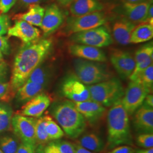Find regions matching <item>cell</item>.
Listing matches in <instances>:
<instances>
[{
    "instance_id": "cell-4",
    "label": "cell",
    "mask_w": 153,
    "mask_h": 153,
    "mask_svg": "<svg viewBox=\"0 0 153 153\" xmlns=\"http://www.w3.org/2000/svg\"><path fill=\"white\" fill-rule=\"evenodd\" d=\"M91 99L105 107H111L124 94V89L120 81L116 77L88 86Z\"/></svg>"
},
{
    "instance_id": "cell-32",
    "label": "cell",
    "mask_w": 153,
    "mask_h": 153,
    "mask_svg": "<svg viewBox=\"0 0 153 153\" xmlns=\"http://www.w3.org/2000/svg\"><path fill=\"white\" fill-rule=\"evenodd\" d=\"M153 55L149 57L145 60L142 61L136 64L135 68L132 72L129 79L130 81H134L142 71H144L148 66L153 64Z\"/></svg>"
},
{
    "instance_id": "cell-44",
    "label": "cell",
    "mask_w": 153,
    "mask_h": 153,
    "mask_svg": "<svg viewBox=\"0 0 153 153\" xmlns=\"http://www.w3.org/2000/svg\"><path fill=\"white\" fill-rule=\"evenodd\" d=\"M143 104L153 108V95L152 94H148L143 100Z\"/></svg>"
},
{
    "instance_id": "cell-33",
    "label": "cell",
    "mask_w": 153,
    "mask_h": 153,
    "mask_svg": "<svg viewBox=\"0 0 153 153\" xmlns=\"http://www.w3.org/2000/svg\"><path fill=\"white\" fill-rule=\"evenodd\" d=\"M15 94L12 92L10 82L5 81H0V100L8 102Z\"/></svg>"
},
{
    "instance_id": "cell-42",
    "label": "cell",
    "mask_w": 153,
    "mask_h": 153,
    "mask_svg": "<svg viewBox=\"0 0 153 153\" xmlns=\"http://www.w3.org/2000/svg\"><path fill=\"white\" fill-rule=\"evenodd\" d=\"M44 152L45 153H60L54 142H51L46 146H45Z\"/></svg>"
},
{
    "instance_id": "cell-10",
    "label": "cell",
    "mask_w": 153,
    "mask_h": 153,
    "mask_svg": "<svg viewBox=\"0 0 153 153\" xmlns=\"http://www.w3.org/2000/svg\"><path fill=\"white\" fill-rule=\"evenodd\" d=\"M36 120V118L25 116L18 114L13 116L11 126L15 134L22 142L36 145L35 137Z\"/></svg>"
},
{
    "instance_id": "cell-31",
    "label": "cell",
    "mask_w": 153,
    "mask_h": 153,
    "mask_svg": "<svg viewBox=\"0 0 153 153\" xmlns=\"http://www.w3.org/2000/svg\"><path fill=\"white\" fill-rule=\"evenodd\" d=\"M153 55V44L152 42L142 45L139 49H137L134 59L136 64H137L142 61L145 60Z\"/></svg>"
},
{
    "instance_id": "cell-29",
    "label": "cell",
    "mask_w": 153,
    "mask_h": 153,
    "mask_svg": "<svg viewBox=\"0 0 153 153\" xmlns=\"http://www.w3.org/2000/svg\"><path fill=\"white\" fill-rule=\"evenodd\" d=\"M134 81L140 82L148 90L149 94L153 92V65L149 66L137 76Z\"/></svg>"
},
{
    "instance_id": "cell-26",
    "label": "cell",
    "mask_w": 153,
    "mask_h": 153,
    "mask_svg": "<svg viewBox=\"0 0 153 153\" xmlns=\"http://www.w3.org/2000/svg\"><path fill=\"white\" fill-rule=\"evenodd\" d=\"M13 114V109L9 104L0 102V133L10 129Z\"/></svg>"
},
{
    "instance_id": "cell-49",
    "label": "cell",
    "mask_w": 153,
    "mask_h": 153,
    "mask_svg": "<svg viewBox=\"0 0 153 153\" xmlns=\"http://www.w3.org/2000/svg\"><path fill=\"white\" fill-rule=\"evenodd\" d=\"M126 2L131 3H141V2H150L152 0H124Z\"/></svg>"
},
{
    "instance_id": "cell-50",
    "label": "cell",
    "mask_w": 153,
    "mask_h": 153,
    "mask_svg": "<svg viewBox=\"0 0 153 153\" xmlns=\"http://www.w3.org/2000/svg\"><path fill=\"white\" fill-rule=\"evenodd\" d=\"M134 153H153V149L150 148V149H147L145 150H141L136 152Z\"/></svg>"
},
{
    "instance_id": "cell-46",
    "label": "cell",
    "mask_w": 153,
    "mask_h": 153,
    "mask_svg": "<svg viewBox=\"0 0 153 153\" xmlns=\"http://www.w3.org/2000/svg\"><path fill=\"white\" fill-rule=\"evenodd\" d=\"M42 0H21V2L23 5L29 6L33 4H38Z\"/></svg>"
},
{
    "instance_id": "cell-2",
    "label": "cell",
    "mask_w": 153,
    "mask_h": 153,
    "mask_svg": "<svg viewBox=\"0 0 153 153\" xmlns=\"http://www.w3.org/2000/svg\"><path fill=\"white\" fill-rule=\"evenodd\" d=\"M107 145L112 149L122 145H133L129 115L121 99L113 104L107 113Z\"/></svg>"
},
{
    "instance_id": "cell-6",
    "label": "cell",
    "mask_w": 153,
    "mask_h": 153,
    "mask_svg": "<svg viewBox=\"0 0 153 153\" xmlns=\"http://www.w3.org/2000/svg\"><path fill=\"white\" fill-rule=\"evenodd\" d=\"M70 40L76 44H84L97 48L108 47L113 39L108 29L103 26L73 33Z\"/></svg>"
},
{
    "instance_id": "cell-38",
    "label": "cell",
    "mask_w": 153,
    "mask_h": 153,
    "mask_svg": "<svg viewBox=\"0 0 153 153\" xmlns=\"http://www.w3.org/2000/svg\"><path fill=\"white\" fill-rule=\"evenodd\" d=\"M36 146V145L22 142V143L19 145L16 153H34Z\"/></svg>"
},
{
    "instance_id": "cell-28",
    "label": "cell",
    "mask_w": 153,
    "mask_h": 153,
    "mask_svg": "<svg viewBox=\"0 0 153 153\" xmlns=\"http://www.w3.org/2000/svg\"><path fill=\"white\" fill-rule=\"evenodd\" d=\"M45 129L50 141L60 140L65 135L64 132L60 126L53 120L50 116H48L47 119Z\"/></svg>"
},
{
    "instance_id": "cell-51",
    "label": "cell",
    "mask_w": 153,
    "mask_h": 153,
    "mask_svg": "<svg viewBox=\"0 0 153 153\" xmlns=\"http://www.w3.org/2000/svg\"><path fill=\"white\" fill-rule=\"evenodd\" d=\"M2 59H3V55H2V53L0 52V61H2Z\"/></svg>"
},
{
    "instance_id": "cell-40",
    "label": "cell",
    "mask_w": 153,
    "mask_h": 153,
    "mask_svg": "<svg viewBox=\"0 0 153 153\" xmlns=\"http://www.w3.org/2000/svg\"><path fill=\"white\" fill-rule=\"evenodd\" d=\"M136 150L129 145L118 146L116 148L111 149L107 153H134Z\"/></svg>"
},
{
    "instance_id": "cell-19",
    "label": "cell",
    "mask_w": 153,
    "mask_h": 153,
    "mask_svg": "<svg viewBox=\"0 0 153 153\" xmlns=\"http://www.w3.org/2000/svg\"><path fill=\"white\" fill-rule=\"evenodd\" d=\"M151 5L150 2L131 3L124 2L121 6V12L126 18L137 24L144 21L148 9Z\"/></svg>"
},
{
    "instance_id": "cell-41",
    "label": "cell",
    "mask_w": 153,
    "mask_h": 153,
    "mask_svg": "<svg viewBox=\"0 0 153 153\" xmlns=\"http://www.w3.org/2000/svg\"><path fill=\"white\" fill-rule=\"evenodd\" d=\"M8 73V65L4 61H0V81H5Z\"/></svg>"
},
{
    "instance_id": "cell-16",
    "label": "cell",
    "mask_w": 153,
    "mask_h": 153,
    "mask_svg": "<svg viewBox=\"0 0 153 153\" xmlns=\"http://www.w3.org/2000/svg\"><path fill=\"white\" fill-rule=\"evenodd\" d=\"M132 121L138 133H153V108L142 104L134 113Z\"/></svg>"
},
{
    "instance_id": "cell-20",
    "label": "cell",
    "mask_w": 153,
    "mask_h": 153,
    "mask_svg": "<svg viewBox=\"0 0 153 153\" xmlns=\"http://www.w3.org/2000/svg\"><path fill=\"white\" fill-rule=\"evenodd\" d=\"M103 8L98 0H74L70 5V12L71 16H81L102 11Z\"/></svg>"
},
{
    "instance_id": "cell-17",
    "label": "cell",
    "mask_w": 153,
    "mask_h": 153,
    "mask_svg": "<svg viewBox=\"0 0 153 153\" xmlns=\"http://www.w3.org/2000/svg\"><path fill=\"white\" fill-rule=\"evenodd\" d=\"M68 49L70 54L77 58L99 62H104L107 61L104 51L99 48L74 43L71 45Z\"/></svg>"
},
{
    "instance_id": "cell-24",
    "label": "cell",
    "mask_w": 153,
    "mask_h": 153,
    "mask_svg": "<svg viewBox=\"0 0 153 153\" xmlns=\"http://www.w3.org/2000/svg\"><path fill=\"white\" fill-rule=\"evenodd\" d=\"M153 25L142 23L134 28L131 33L130 43L138 44L147 42L153 39Z\"/></svg>"
},
{
    "instance_id": "cell-21",
    "label": "cell",
    "mask_w": 153,
    "mask_h": 153,
    "mask_svg": "<svg viewBox=\"0 0 153 153\" xmlns=\"http://www.w3.org/2000/svg\"><path fill=\"white\" fill-rule=\"evenodd\" d=\"M45 86L32 82H25L15 94L16 103L25 104L37 95L43 93Z\"/></svg>"
},
{
    "instance_id": "cell-22",
    "label": "cell",
    "mask_w": 153,
    "mask_h": 153,
    "mask_svg": "<svg viewBox=\"0 0 153 153\" xmlns=\"http://www.w3.org/2000/svg\"><path fill=\"white\" fill-rule=\"evenodd\" d=\"M76 142V144L94 153L102 152L105 147L104 141L102 138L94 132L81 134Z\"/></svg>"
},
{
    "instance_id": "cell-34",
    "label": "cell",
    "mask_w": 153,
    "mask_h": 153,
    "mask_svg": "<svg viewBox=\"0 0 153 153\" xmlns=\"http://www.w3.org/2000/svg\"><path fill=\"white\" fill-rule=\"evenodd\" d=\"M137 145L145 149L153 148V133H140L136 138Z\"/></svg>"
},
{
    "instance_id": "cell-43",
    "label": "cell",
    "mask_w": 153,
    "mask_h": 153,
    "mask_svg": "<svg viewBox=\"0 0 153 153\" xmlns=\"http://www.w3.org/2000/svg\"><path fill=\"white\" fill-rule=\"evenodd\" d=\"M143 23H147L153 25V6L152 4L148 9L146 16Z\"/></svg>"
},
{
    "instance_id": "cell-39",
    "label": "cell",
    "mask_w": 153,
    "mask_h": 153,
    "mask_svg": "<svg viewBox=\"0 0 153 153\" xmlns=\"http://www.w3.org/2000/svg\"><path fill=\"white\" fill-rule=\"evenodd\" d=\"M0 52L4 55L10 53V47L7 37L0 35Z\"/></svg>"
},
{
    "instance_id": "cell-9",
    "label": "cell",
    "mask_w": 153,
    "mask_h": 153,
    "mask_svg": "<svg viewBox=\"0 0 153 153\" xmlns=\"http://www.w3.org/2000/svg\"><path fill=\"white\" fill-rule=\"evenodd\" d=\"M148 90L137 81H131L123 98L121 103L129 115H132L143 104Z\"/></svg>"
},
{
    "instance_id": "cell-23",
    "label": "cell",
    "mask_w": 153,
    "mask_h": 153,
    "mask_svg": "<svg viewBox=\"0 0 153 153\" xmlns=\"http://www.w3.org/2000/svg\"><path fill=\"white\" fill-rule=\"evenodd\" d=\"M45 9L38 4L29 5L27 11L18 14L14 16L15 20H23L33 26L40 27L44 16Z\"/></svg>"
},
{
    "instance_id": "cell-14",
    "label": "cell",
    "mask_w": 153,
    "mask_h": 153,
    "mask_svg": "<svg viewBox=\"0 0 153 153\" xmlns=\"http://www.w3.org/2000/svg\"><path fill=\"white\" fill-rule=\"evenodd\" d=\"M51 102L52 99L48 94L40 93L24 104L18 114L39 118L48 108Z\"/></svg>"
},
{
    "instance_id": "cell-27",
    "label": "cell",
    "mask_w": 153,
    "mask_h": 153,
    "mask_svg": "<svg viewBox=\"0 0 153 153\" xmlns=\"http://www.w3.org/2000/svg\"><path fill=\"white\" fill-rule=\"evenodd\" d=\"M49 115H44L37 119L35 126V137L36 145H43L50 141L47 133L45 126Z\"/></svg>"
},
{
    "instance_id": "cell-13",
    "label": "cell",
    "mask_w": 153,
    "mask_h": 153,
    "mask_svg": "<svg viewBox=\"0 0 153 153\" xmlns=\"http://www.w3.org/2000/svg\"><path fill=\"white\" fill-rule=\"evenodd\" d=\"M7 33L8 37L14 36L21 39L24 44L33 42L40 36L38 28L23 20H16L14 26L9 27Z\"/></svg>"
},
{
    "instance_id": "cell-7",
    "label": "cell",
    "mask_w": 153,
    "mask_h": 153,
    "mask_svg": "<svg viewBox=\"0 0 153 153\" xmlns=\"http://www.w3.org/2000/svg\"><path fill=\"white\" fill-rule=\"evenodd\" d=\"M60 90L64 97L74 103L91 99L88 86L81 82L74 73H69L64 76Z\"/></svg>"
},
{
    "instance_id": "cell-3",
    "label": "cell",
    "mask_w": 153,
    "mask_h": 153,
    "mask_svg": "<svg viewBox=\"0 0 153 153\" xmlns=\"http://www.w3.org/2000/svg\"><path fill=\"white\" fill-rule=\"evenodd\" d=\"M51 114L64 133L71 139L78 138L86 128V121L71 100L56 102L52 106Z\"/></svg>"
},
{
    "instance_id": "cell-47",
    "label": "cell",
    "mask_w": 153,
    "mask_h": 153,
    "mask_svg": "<svg viewBox=\"0 0 153 153\" xmlns=\"http://www.w3.org/2000/svg\"><path fill=\"white\" fill-rule=\"evenodd\" d=\"M59 4L64 6L70 5L74 0H57Z\"/></svg>"
},
{
    "instance_id": "cell-8",
    "label": "cell",
    "mask_w": 153,
    "mask_h": 153,
    "mask_svg": "<svg viewBox=\"0 0 153 153\" xmlns=\"http://www.w3.org/2000/svg\"><path fill=\"white\" fill-rule=\"evenodd\" d=\"M106 22L107 17L101 11L81 16H71L66 21L65 31L68 34H73L103 26Z\"/></svg>"
},
{
    "instance_id": "cell-11",
    "label": "cell",
    "mask_w": 153,
    "mask_h": 153,
    "mask_svg": "<svg viewBox=\"0 0 153 153\" xmlns=\"http://www.w3.org/2000/svg\"><path fill=\"white\" fill-rule=\"evenodd\" d=\"M110 61L119 76L123 79L129 78L136 65L133 56L128 51L120 49L111 52Z\"/></svg>"
},
{
    "instance_id": "cell-35",
    "label": "cell",
    "mask_w": 153,
    "mask_h": 153,
    "mask_svg": "<svg viewBox=\"0 0 153 153\" xmlns=\"http://www.w3.org/2000/svg\"><path fill=\"white\" fill-rule=\"evenodd\" d=\"M56 141H57L54 142L60 153H75V144L64 140L62 141L58 140Z\"/></svg>"
},
{
    "instance_id": "cell-30",
    "label": "cell",
    "mask_w": 153,
    "mask_h": 153,
    "mask_svg": "<svg viewBox=\"0 0 153 153\" xmlns=\"http://www.w3.org/2000/svg\"><path fill=\"white\" fill-rule=\"evenodd\" d=\"M19 145L18 141L11 136L0 137V149L4 153H16Z\"/></svg>"
},
{
    "instance_id": "cell-52",
    "label": "cell",
    "mask_w": 153,
    "mask_h": 153,
    "mask_svg": "<svg viewBox=\"0 0 153 153\" xmlns=\"http://www.w3.org/2000/svg\"><path fill=\"white\" fill-rule=\"evenodd\" d=\"M0 153H4L2 152V151L1 149H0Z\"/></svg>"
},
{
    "instance_id": "cell-37",
    "label": "cell",
    "mask_w": 153,
    "mask_h": 153,
    "mask_svg": "<svg viewBox=\"0 0 153 153\" xmlns=\"http://www.w3.org/2000/svg\"><path fill=\"white\" fill-rule=\"evenodd\" d=\"M17 0H0V13L6 14L16 3Z\"/></svg>"
},
{
    "instance_id": "cell-25",
    "label": "cell",
    "mask_w": 153,
    "mask_h": 153,
    "mask_svg": "<svg viewBox=\"0 0 153 153\" xmlns=\"http://www.w3.org/2000/svg\"><path fill=\"white\" fill-rule=\"evenodd\" d=\"M51 70L47 66L40 64L28 77L26 81L36 83L46 86L51 79Z\"/></svg>"
},
{
    "instance_id": "cell-36",
    "label": "cell",
    "mask_w": 153,
    "mask_h": 153,
    "mask_svg": "<svg viewBox=\"0 0 153 153\" xmlns=\"http://www.w3.org/2000/svg\"><path fill=\"white\" fill-rule=\"evenodd\" d=\"M9 17L6 14L0 13V35L3 36L7 33L10 27Z\"/></svg>"
},
{
    "instance_id": "cell-12",
    "label": "cell",
    "mask_w": 153,
    "mask_h": 153,
    "mask_svg": "<svg viewBox=\"0 0 153 153\" xmlns=\"http://www.w3.org/2000/svg\"><path fill=\"white\" fill-rule=\"evenodd\" d=\"M64 21V14L55 4L47 6L45 9L40 28L45 36L54 33L62 25Z\"/></svg>"
},
{
    "instance_id": "cell-45",
    "label": "cell",
    "mask_w": 153,
    "mask_h": 153,
    "mask_svg": "<svg viewBox=\"0 0 153 153\" xmlns=\"http://www.w3.org/2000/svg\"><path fill=\"white\" fill-rule=\"evenodd\" d=\"M75 148H76L75 153H96L91 152L85 148H83L78 144H75Z\"/></svg>"
},
{
    "instance_id": "cell-1",
    "label": "cell",
    "mask_w": 153,
    "mask_h": 153,
    "mask_svg": "<svg viewBox=\"0 0 153 153\" xmlns=\"http://www.w3.org/2000/svg\"><path fill=\"white\" fill-rule=\"evenodd\" d=\"M52 47V40L44 39L24 44L19 49L14 58L10 82L11 90L14 94L26 82L31 72L42 64Z\"/></svg>"
},
{
    "instance_id": "cell-18",
    "label": "cell",
    "mask_w": 153,
    "mask_h": 153,
    "mask_svg": "<svg viewBox=\"0 0 153 153\" xmlns=\"http://www.w3.org/2000/svg\"><path fill=\"white\" fill-rule=\"evenodd\" d=\"M137 24L131 22L126 17L118 19L112 25V32L115 41L121 45L130 44L131 33Z\"/></svg>"
},
{
    "instance_id": "cell-5",
    "label": "cell",
    "mask_w": 153,
    "mask_h": 153,
    "mask_svg": "<svg viewBox=\"0 0 153 153\" xmlns=\"http://www.w3.org/2000/svg\"><path fill=\"white\" fill-rule=\"evenodd\" d=\"M74 74L85 85L89 86L112 78L105 65L99 62L78 58L73 60Z\"/></svg>"
},
{
    "instance_id": "cell-48",
    "label": "cell",
    "mask_w": 153,
    "mask_h": 153,
    "mask_svg": "<svg viewBox=\"0 0 153 153\" xmlns=\"http://www.w3.org/2000/svg\"><path fill=\"white\" fill-rule=\"evenodd\" d=\"M43 145H38L35 148L34 153H45Z\"/></svg>"
},
{
    "instance_id": "cell-15",
    "label": "cell",
    "mask_w": 153,
    "mask_h": 153,
    "mask_svg": "<svg viewBox=\"0 0 153 153\" xmlns=\"http://www.w3.org/2000/svg\"><path fill=\"white\" fill-rule=\"evenodd\" d=\"M74 103L77 110L91 126L95 125L99 122L105 112V107L92 99Z\"/></svg>"
}]
</instances>
